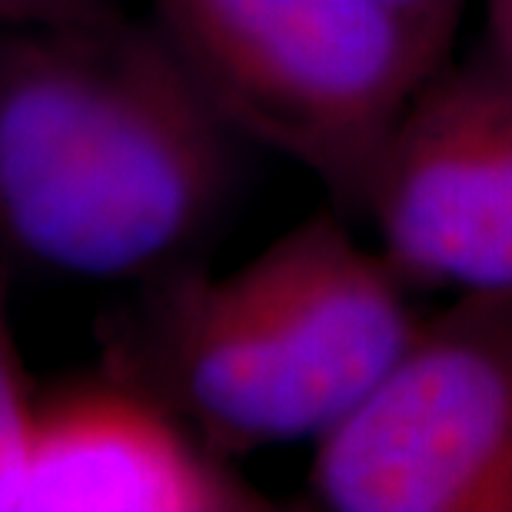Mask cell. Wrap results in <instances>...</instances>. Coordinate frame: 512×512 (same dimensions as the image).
Here are the masks:
<instances>
[{"label": "cell", "instance_id": "2", "mask_svg": "<svg viewBox=\"0 0 512 512\" xmlns=\"http://www.w3.org/2000/svg\"><path fill=\"white\" fill-rule=\"evenodd\" d=\"M243 140L360 203L376 153L439 60L386 0H150Z\"/></svg>", "mask_w": 512, "mask_h": 512}, {"label": "cell", "instance_id": "3", "mask_svg": "<svg viewBox=\"0 0 512 512\" xmlns=\"http://www.w3.org/2000/svg\"><path fill=\"white\" fill-rule=\"evenodd\" d=\"M120 320L104 363L163 399L213 453L313 443L346 413L330 333L266 247L240 270H173Z\"/></svg>", "mask_w": 512, "mask_h": 512}, {"label": "cell", "instance_id": "5", "mask_svg": "<svg viewBox=\"0 0 512 512\" xmlns=\"http://www.w3.org/2000/svg\"><path fill=\"white\" fill-rule=\"evenodd\" d=\"M356 207L409 290L512 293V80L486 54L439 64L389 130Z\"/></svg>", "mask_w": 512, "mask_h": 512}, {"label": "cell", "instance_id": "6", "mask_svg": "<svg viewBox=\"0 0 512 512\" xmlns=\"http://www.w3.org/2000/svg\"><path fill=\"white\" fill-rule=\"evenodd\" d=\"M273 503L233 473L173 409L104 363L37 393L14 512H260Z\"/></svg>", "mask_w": 512, "mask_h": 512}, {"label": "cell", "instance_id": "7", "mask_svg": "<svg viewBox=\"0 0 512 512\" xmlns=\"http://www.w3.org/2000/svg\"><path fill=\"white\" fill-rule=\"evenodd\" d=\"M37 393L40 389L30 383L27 366L17 353L4 276H0V512H14L17 503L37 413Z\"/></svg>", "mask_w": 512, "mask_h": 512}, {"label": "cell", "instance_id": "10", "mask_svg": "<svg viewBox=\"0 0 512 512\" xmlns=\"http://www.w3.org/2000/svg\"><path fill=\"white\" fill-rule=\"evenodd\" d=\"M489 47L486 57L512 80V0H483Z\"/></svg>", "mask_w": 512, "mask_h": 512}, {"label": "cell", "instance_id": "4", "mask_svg": "<svg viewBox=\"0 0 512 512\" xmlns=\"http://www.w3.org/2000/svg\"><path fill=\"white\" fill-rule=\"evenodd\" d=\"M330 512H512V293L453 296L360 406L313 439Z\"/></svg>", "mask_w": 512, "mask_h": 512}, {"label": "cell", "instance_id": "9", "mask_svg": "<svg viewBox=\"0 0 512 512\" xmlns=\"http://www.w3.org/2000/svg\"><path fill=\"white\" fill-rule=\"evenodd\" d=\"M70 17H84L70 7V0H0V27L60 24Z\"/></svg>", "mask_w": 512, "mask_h": 512}, {"label": "cell", "instance_id": "11", "mask_svg": "<svg viewBox=\"0 0 512 512\" xmlns=\"http://www.w3.org/2000/svg\"><path fill=\"white\" fill-rule=\"evenodd\" d=\"M120 0H70V7L77 14H94V10H104V7H117Z\"/></svg>", "mask_w": 512, "mask_h": 512}, {"label": "cell", "instance_id": "1", "mask_svg": "<svg viewBox=\"0 0 512 512\" xmlns=\"http://www.w3.org/2000/svg\"><path fill=\"white\" fill-rule=\"evenodd\" d=\"M240 140L153 17L0 27V253L94 283L183 270Z\"/></svg>", "mask_w": 512, "mask_h": 512}, {"label": "cell", "instance_id": "8", "mask_svg": "<svg viewBox=\"0 0 512 512\" xmlns=\"http://www.w3.org/2000/svg\"><path fill=\"white\" fill-rule=\"evenodd\" d=\"M386 4L406 17V24L426 40L439 60H449V47L469 0H386Z\"/></svg>", "mask_w": 512, "mask_h": 512}]
</instances>
